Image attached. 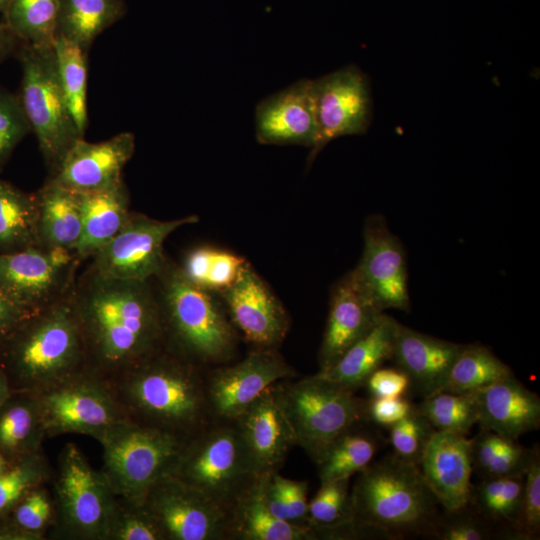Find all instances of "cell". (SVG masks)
I'll list each match as a JSON object with an SVG mask.
<instances>
[{
	"mask_svg": "<svg viewBox=\"0 0 540 540\" xmlns=\"http://www.w3.org/2000/svg\"><path fill=\"white\" fill-rule=\"evenodd\" d=\"M151 281L114 279L88 266L77 275L71 295L88 371L109 380L165 349L160 305Z\"/></svg>",
	"mask_w": 540,
	"mask_h": 540,
	"instance_id": "1",
	"label": "cell"
},
{
	"mask_svg": "<svg viewBox=\"0 0 540 540\" xmlns=\"http://www.w3.org/2000/svg\"><path fill=\"white\" fill-rule=\"evenodd\" d=\"M107 382L138 423L189 438L215 420L200 367L166 348Z\"/></svg>",
	"mask_w": 540,
	"mask_h": 540,
	"instance_id": "2",
	"label": "cell"
},
{
	"mask_svg": "<svg viewBox=\"0 0 540 540\" xmlns=\"http://www.w3.org/2000/svg\"><path fill=\"white\" fill-rule=\"evenodd\" d=\"M71 292L0 339V368L11 392L38 393L88 370Z\"/></svg>",
	"mask_w": 540,
	"mask_h": 540,
	"instance_id": "3",
	"label": "cell"
},
{
	"mask_svg": "<svg viewBox=\"0 0 540 540\" xmlns=\"http://www.w3.org/2000/svg\"><path fill=\"white\" fill-rule=\"evenodd\" d=\"M350 496L356 521L381 527L394 537L434 536L440 503L419 466L394 453L360 471Z\"/></svg>",
	"mask_w": 540,
	"mask_h": 540,
	"instance_id": "4",
	"label": "cell"
},
{
	"mask_svg": "<svg viewBox=\"0 0 540 540\" xmlns=\"http://www.w3.org/2000/svg\"><path fill=\"white\" fill-rule=\"evenodd\" d=\"M154 279L159 281L165 348L200 368L228 361L237 335L208 291L192 284L179 266L168 262Z\"/></svg>",
	"mask_w": 540,
	"mask_h": 540,
	"instance_id": "5",
	"label": "cell"
},
{
	"mask_svg": "<svg viewBox=\"0 0 540 540\" xmlns=\"http://www.w3.org/2000/svg\"><path fill=\"white\" fill-rule=\"evenodd\" d=\"M275 388L296 445L316 464L337 438L368 420L367 402L317 373Z\"/></svg>",
	"mask_w": 540,
	"mask_h": 540,
	"instance_id": "6",
	"label": "cell"
},
{
	"mask_svg": "<svg viewBox=\"0 0 540 540\" xmlns=\"http://www.w3.org/2000/svg\"><path fill=\"white\" fill-rule=\"evenodd\" d=\"M187 439L126 418L98 440L100 470L116 496L143 503L151 487L170 475Z\"/></svg>",
	"mask_w": 540,
	"mask_h": 540,
	"instance_id": "7",
	"label": "cell"
},
{
	"mask_svg": "<svg viewBox=\"0 0 540 540\" xmlns=\"http://www.w3.org/2000/svg\"><path fill=\"white\" fill-rule=\"evenodd\" d=\"M170 476L231 511L258 474L236 423L214 420L186 440Z\"/></svg>",
	"mask_w": 540,
	"mask_h": 540,
	"instance_id": "8",
	"label": "cell"
},
{
	"mask_svg": "<svg viewBox=\"0 0 540 540\" xmlns=\"http://www.w3.org/2000/svg\"><path fill=\"white\" fill-rule=\"evenodd\" d=\"M53 45L21 43L16 52L22 70L18 95L49 176L58 171L71 147L84 138L67 105Z\"/></svg>",
	"mask_w": 540,
	"mask_h": 540,
	"instance_id": "9",
	"label": "cell"
},
{
	"mask_svg": "<svg viewBox=\"0 0 540 540\" xmlns=\"http://www.w3.org/2000/svg\"><path fill=\"white\" fill-rule=\"evenodd\" d=\"M55 522L52 536L74 540H105L116 495L101 470L80 448L67 443L52 474Z\"/></svg>",
	"mask_w": 540,
	"mask_h": 540,
	"instance_id": "10",
	"label": "cell"
},
{
	"mask_svg": "<svg viewBox=\"0 0 540 540\" xmlns=\"http://www.w3.org/2000/svg\"><path fill=\"white\" fill-rule=\"evenodd\" d=\"M47 438L82 434L97 441L127 417L106 379L85 370L38 393Z\"/></svg>",
	"mask_w": 540,
	"mask_h": 540,
	"instance_id": "11",
	"label": "cell"
},
{
	"mask_svg": "<svg viewBox=\"0 0 540 540\" xmlns=\"http://www.w3.org/2000/svg\"><path fill=\"white\" fill-rule=\"evenodd\" d=\"M197 221L195 215L162 221L132 212L121 230L88 260V267L114 279L153 280L167 264L163 252L167 237Z\"/></svg>",
	"mask_w": 540,
	"mask_h": 540,
	"instance_id": "12",
	"label": "cell"
},
{
	"mask_svg": "<svg viewBox=\"0 0 540 540\" xmlns=\"http://www.w3.org/2000/svg\"><path fill=\"white\" fill-rule=\"evenodd\" d=\"M80 262L71 251L41 246L0 253V288L30 312L43 309L72 289Z\"/></svg>",
	"mask_w": 540,
	"mask_h": 540,
	"instance_id": "13",
	"label": "cell"
},
{
	"mask_svg": "<svg viewBox=\"0 0 540 540\" xmlns=\"http://www.w3.org/2000/svg\"><path fill=\"white\" fill-rule=\"evenodd\" d=\"M144 504L165 540L231 539V511L173 476L155 483Z\"/></svg>",
	"mask_w": 540,
	"mask_h": 540,
	"instance_id": "14",
	"label": "cell"
},
{
	"mask_svg": "<svg viewBox=\"0 0 540 540\" xmlns=\"http://www.w3.org/2000/svg\"><path fill=\"white\" fill-rule=\"evenodd\" d=\"M317 138L308 157L316 155L333 139L363 134L371 120V92L368 79L350 65L311 80Z\"/></svg>",
	"mask_w": 540,
	"mask_h": 540,
	"instance_id": "15",
	"label": "cell"
},
{
	"mask_svg": "<svg viewBox=\"0 0 540 540\" xmlns=\"http://www.w3.org/2000/svg\"><path fill=\"white\" fill-rule=\"evenodd\" d=\"M294 376L295 370L272 349H257L236 364L209 371L205 386L214 419L234 421L267 389Z\"/></svg>",
	"mask_w": 540,
	"mask_h": 540,
	"instance_id": "16",
	"label": "cell"
},
{
	"mask_svg": "<svg viewBox=\"0 0 540 540\" xmlns=\"http://www.w3.org/2000/svg\"><path fill=\"white\" fill-rule=\"evenodd\" d=\"M352 273L378 309L410 310L405 250L384 217H370L362 257Z\"/></svg>",
	"mask_w": 540,
	"mask_h": 540,
	"instance_id": "17",
	"label": "cell"
},
{
	"mask_svg": "<svg viewBox=\"0 0 540 540\" xmlns=\"http://www.w3.org/2000/svg\"><path fill=\"white\" fill-rule=\"evenodd\" d=\"M231 323L258 349H272L286 335V313L246 262L235 282L222 291Z\"/></svg>",
	"mask_w": 540,
	"mask_h": 540,
	"instance_id": "18",
	"label": "cell"
},
{
	"mask_svg": "<svg viewBox=\"0 0 540 540\" xmlns=\"http://www.w3.org/2000/svg\"><path fill=\"white\" fill-rule=\"evenodd\" d=\"M134 151L135 138L131 132H121L97 143L81 138L49 178L79 193L100 190L123 180L122 171Z\"/></svg>",
	"mask_w": 540,
	"mask_h": 540,
	"instance_id": "19",
	"label": "cell"
},
{
	"mask_svg": "<svg viewBox=\"0 0 540 540\" xmlns=\"http://www.w3.org/2000/svg\"><path fill=\"white\" fill-rule=\"evenodd\" d=\"M255 131L261 144L314 147L317 125L311 80L301 79L259 102Z\"/></svg>",
	"mask_w": 540,
	"mask_h": 540,
	"instance_id": "20",
	"label": "cell"
},
{
	"mask_svg": "<svg viewBox=\"0 0 540 540\" xmlns=\"http://www.w3.org/2000/svg\"><path fill=\"white\" fill-rule=\"evenodd\" d=\"M380 311L352 271L333 288L325 332L319 351V371L331 367L381 318Z\"/></svg>",
	"mask_w": 540,
	"mask_h": 540,
	"instance_id": "21",
	"label": "cell"
},
{
	"mask_svg": "<svg viewBox=\"0 0 540 540\" xmlns=\"http://www.w3.org/2000/svg\"><path fill=\"white\" fill-rule=\"evenodd\" d=\"M419 468L446 512L470 505L473 467L466 435L435 430Z\"/></svg>",
	"mask_w": 540,
	"mask_h": 540,
	"instance_id": "22",
	"label": "cell"
},
{
	"mask_svg": "<svg viewBox=\"0 0 540 540\" xmlns=\"http://www.w3.org/2000/svg\"><path fill=\"white\" fill-rule=\"evenodd\" d=\"M234 422L258 475L278 472L295 435L281 407L275 384L260 395Z\"/></svg>",
	"mask_w": 540,
	"mask_h": 540,
	"instance_id": "23",
	"label": "cell"
},
{
	"mask_svg": "<svg viewBox=\"0 0 540 540\" xmlns=\"http://www.w3.org/2000/svg\"><path fill=\"white\" fill-rule=\"evenodd\" d=\"M461 346L398 323L392 359L424 398L443 390Z\"/></svg>",
	"mask_w": 540,
	"mask_h": 540,
	"instance_id": "24",
	"label": "cell"
},
{
	"mask_svg": "<svg viewBox=\"0 0 540 540\" xmlns=\"http://www.w3.org/2000/svg\"><path fill=\"white\" fill-rule=\"evenodd\" d=\"M481 429L517 440L540 426V398L513 375L476 392Z\"/></svg>",
	"mask_w": 540,
	"mask_h": 540,
	"instance_id": "25",
	"label": "cell"
},
{
	"mask_svg": "<svg viewBox=\"0 0 540 540\" xmlns=\"http://www.w3.org/2000/svg\"><path fill=\"white\" fill-rule=\"evenodd\" d=\"M80 195L83 211L82 232L74 254L79 262L83 263L121 230L132 211L129 208L128 189L123 180Z\"/></svg>",
	"mask_w": 540,
	"mask_h": 540,
	"instance_id": "26",
	"label": "cell"
},
{
	"mask_svg": "<svg viewBox=\"0 0 540 540\" xmlns=\"http://www.w3.org/2000/svg\"><path fill=\"white\" fill-rule=\"evenodd\" d=\"M41 247L74 253L82 232V202L78 192L49 178L34 192Z\"/></svg>",
	"mask_w": 540,
	"mask_h": 540,
	"instance_id": "27",
	"label": "cell"
},
{
	"mask_svg": "<svg viewBox=\"0 0 540 540\" xmlns=\"http://www.w3.org/2000/svg\"><path fill=\"white\" fill-rule=\"evenodd\" d=\"M397 322L383 313L376 325L331 367L317 374L349 390L365 384L369 375L393 357Z\"/></svg>",
	"mask_w": 540,
	"mask_h": 540,
	"instance_id": "28",
	"label": "cell"
},
{
	"mask_svg": "<svg viewBox=\"0 0 540 540\" xmlns=\"http://www.w3.org/2000/svg\"><path fill=\"white\" fill-rule=\"evenodd\" d=\"M263 477L258 475L235 502L231 510V539L240 540H313L315 531L275 517L263 499Z\"/></svg>",
	"mask_w": 540,
	"mask_h": 540,
	"instance_id": "29",
	"label": "cell"
},
{
	"mask_svg": "<svg viewBox=\"0 0 540 540\" xmlns=\"http://www.w3.org/2000/svg\"><path fill=\"white\" fill-rule=\"evenodd\" d=\"M46 438L36 395L11 392L0 405V453L5 460L11 464L41 450Z\"/></svg>",
	"mask_w": 540,
	"mask_h": 540,
	"instance_id": "30",
	"label": "cell"
},
{
	"mask_svg": "<svg viewBox=\"0 0 540 540\" xmlns=\"http://www.w3.org/2000/svg\"><path fill=\"white\" fill-rule=\"evenodd\" d=\"M36 246L40 243L35 194L0 179V253Z\"/></svg>",
	"mask_w": 540,
	"mask_h": 540,
	"instance_id": "31",
	"label": "cell"
},
{
	"mask_svg": "<svg viewBox=\"0 0 540 540\" xmlns=\"http://www.w3.org/2000/svg\"><path fill=\"white\" fill-rule=\"evenodd\" d=\"M123 13L121 0H59L56 37L88 51L96 37Z\"/></svg>",
	"mask_w": 540,
	"mask_h": 540,
	"instance_id": "32",
	"label": "cell"
},
{
	"mask_svg": "<svg viewBox=\"0 0 540 540\" xmlns=\"http://www.w3.org/2000/svg\"><path fill=\"white\" fill-rule=\"evenodd\" d=\"M511 375V368L488 347L462 344L442 391L475 393Z\"/></svg>",
	"mask_w": 540,
	"mask_h": 540,
	"instance_id": "33",
	"label": "cell"
},
{
	"mask_svg": "<svg viewBox=\"0 0 540 540\" xmlns=\"http://www.w3.org/2000/svg\"><path fill=\"white\" fill-rule=\"evenodd\" d=\"M531 456L532 448L490 430L471 439L472 467L482 478L525 474Z\"/></svg>",
	"mask_w": 540,
	"mask_h": 540,
	"instance_id": "34",
	"label": "cell"
},
{
	"mask_svg": "<svg viewBox=\"0 0 540 540\" xmlns=\"http://www.w3.org/2000/svg\"><path fill=\"white\" fill-rule=\"evenodd\" d=\"M379 439L359 428L348 430L337 438L317 463L321 483L350 479L365 469L379 449Z\"/></svg>",
	"mask_w": 540,
	"mask_h": 540,
	"instance_id": "35",
	"label": "cell"
},
{
	"mask_svg": "<svg viewBox=\"0 0 540 540\" xmlns=\"http://www.w3.org/2000/svg\"><path fill=\"white\" fill-rule=\"evenodd\" d=\"M58 10L59 0H11L3 23L21 43L52 46Z\"/></svg>",
	"mask_w": 540,
	"mask_h": 540,
	"instance_id": "36",
	"label": "cell"
},
{
	"mask_svg": "<svg viewBox=\"0 0 540 540\" xmlns=\"http://www.w3.org/2000/svg\"><path fill=\"white\" fill-rule=\"evenodd\" d=\"M54 52L60 84L72 118L84 136L87 127V52L78 44L56 37Z\"/></svg>",
	"mask_w": 540,
	"mask_h": 540,
	"instance_id": "37",
	"label": "cell"
},
{
	"mask_svg": "<svg viewBox=\"0 0 540 540\" xmlns=\"http://www.w3.org/2000/svg\"><path fill=\"white\" fill-rule=\"evenodd\" d=\"M435 430L467 435L478 424L479 407L475 393L440 391L416 405Z\"/></svg>",
	"mask_w": 540,
	"mask_h": 540,
	"instance_id": "38",
	"label": "cell"
},
{
	"mask_svg": "<svg viewBox=\"0 0 540 540\" xmlns=\"http://www.w3.org/2000/svg\"><path fill=\"white\" fill-rule=\"evenodd\" d=\"M524 475L483 478L472 487L470 504L483 518L513 526L521 508Z\"/></svg>",
	"mask_w": 540,
	"mask_h": 540,
	"instance_id": "39",
	"label": "cell"
},
{
	"mask_svg": "<svg viewBox=\"0 0 540 540\" xmlns=\"http://www.w3.org/2000/svg\"><path fill=\"white\" fill-rule=\"evenodd\" d=\"M52 474L43 449L11 463L0 475V519L7 517L28 491L51 481Z\"/></svg>",
	"mask_w": 540,
	"mask_h": 540,
	"instance_id": "40",
	"label": "cell"
},
{
	"mask_svg": "<svg viewBox=\"0 0 540 540\" xmlns=\"http://www.w3.org/2000/svg\"><path fill=\"white\" fill-rule=\"evenodd\" d=\"M105 540H165L143 503L116 496Z\"/></svg>",
	"mask_w": 540,
	"mask_h": 540,
	"instance_id": "41",
	"label": "cell"
},
{
	"mask_svg": "<svg viewBox=\"0 0 540 540\" xmlns=\"http://www.w3.org/2000/svg\"><path fill=\"white\" fill-rule=\"evenodd\" d=\"M349 480L321 483L308 504L309 522L314 531L353 519Z\"/></svg>",
	"mask_w": 540,
	"mask_h": 540,
	"instance_id": "42",
	"label": "cell"
},
{
	"mask_svg": "<svg viewBox=\"0 0 540 540\" xmlns=\"http://www.w3.org/2000/svg\"><path fill=\"white\" fill-rule=\"evenodd\" d=\"M10 520L34 540H42L55 522V503L46 484L28 491L8 515Z\"/></svg>",
	"mask_w": 540,
	"mask_h": 540,
	"instance_id": "43",
	"label": "cell"
},
{
	"mask_svg": "<svg viewBox=\"0 0 540 540\" xmlns=\"http://www.w3.org/2000/svg\"><path fill=\"white\" fill-rule=\"evenodd\" d=\"M434 432L433 426L416 410L415 406L411 414L389 427V440L393 453L419 466Z\"/></svg>",
	"mask_w": 540,
	"mask_h": 540,
	"instance_id": "44",
	"label": "cell"
},
{
	"mask_svg": "<svg viewBox=\"0 0 540 540\" xmlns=\"http://www.w3.org/2000/svg\"><path fill=\"white\" fill-rule=\"evenodd\" d=\"M524 539L536 538L540 531V451L532 447V456L524 475L521 508L511 526Z\"/></svg>",
	"mask_w": 540,
	"mask_h": 540,
	"instance_id": "45",
	"label": "cell"
},
{
	"mask_svg": "<svg viewBox=\"0 0 540 540\" xmlns=\"http://www.w3.org/2000/svg\"><path fill=\"white\" fill-rule=\"evenodd\" d=\"M29 132L31 127L19 95L0 88V172Z\"/></svg>",
	"mask_w": 540,
	"mask_h": 540,
	"instance_id": "46",
	"label": "cell"
},
{
	"mask_svg": "<svg viewBox=\"0 0 540 540\" xmlns=\"http://www.w3.org/2000/svg\"><path fill=\"white\" fill-rule=\"evenodd\" d=\"M445 518L438 519L434 536L440 540H486L491 538L487 524L481 515L472 513L468 506L453 512H446Z\"/></svg>",
	"mask_w": 540,
	"mask_h": 540,
	"instance_id": "47",
	"label": "cell"
},
{
	"mask_svg": "<svg viewBox=\"0 0 540 540\" xmlns=\"http://www.w3.org/2000/svg\"><path fill=\"white\" fill-rule=\"evenodd\" d=\"M244 259L229 252L214 249L205 290L224 291L237 279Z\"/></svg>",
	"mask_w": 540,
	"mask_h": 540,
	"instance_id": "48",
	"label": "cell"
},
{
	"mask_svg": "<svg viewBox=\"0 0 540 540\" xmlns=\"http://www.w3.org/2000/svg\"><path fill=\"white\" fill-rule=\"evenodd\" d=\"M364 385L372 398H395L403 397L411 387V381L399 368L379 367L369 375Z\"/></svg>",
	"mask_w": 540,
	"mask_h": 540,
	"instance_id": "49",
	"label": "cell"
},
{
	"mask_svg": "<svg viewBox=\"0 0 540 540\" xmlns=\"http://www.w3.org/2000/svg\"><path fill=\"white\" fill-rule=\"evenodd\" d=\"M415 410V405L403 397L372 398L367 402V417L374 424L391 427Z\"/></svg>",
	"mask_w": 540,
	"mask_h": 540,
	"instance_id": "50",
	"label": "cell"
},
{
	"mask_svg": "<svg viewBox=\"0 0 540 540\" xmlns=\"http://www.w3.org/2000/svg\"><path fill=\"white\" fill-rule=\"evenodd\" d=\"M280 483L289 508L291 521L295 524L310 526L308 515V482L279 476ZM311 527V526H310Z\"/></svg>",
	"mask_w": 540,
	"mask_h": 540,
	"instance_id": "51",
	"label": "cell"
},
{
	"mask_svg": "<svg viewBox=\"0 0 540 540\" xmlns=\"http://www.w3.org/2000/svg\"><path fill=\"white\" fill-rule=\"evenodd\" d=\"M213 251L208 246L196 247L187 253L180 267L192 284L204 290Z\"/></svg>",
	"mask_w": 540,
	"mask_h": 540,
	"instance_id": "52",
	"label": "cell"
},
{
	"mask_svg": "<svg viewBox=\"0 0 540 540\" xmlns=\"http://www.w3.org/2000/svg\"><path fill=\"white\" fill-rule=\"evenodd\" d=\"M31 313L0 288V339Z\"/></svg>",
	"mask_w": 540,
	"mask_h": 540,
	"instance_id": "53",
	"label": "cell"
},
{
	"mask_svg": "<svg viewBox=\"0 0 540 540\" xmlns=\"http://www.w3.org/2000/svg\"><path fill=\"white\" fill-rule=\"evenodd\" d=\"M21 42L12 34L3 22H0V63L14 52H17Z\"/></svg>",
	"mask_w": 540,
	"mask_h": 540,
	"instance_id": "54",
	"label": "cell"
},
{
	"mask_svg": "<svg viewBox=\"0 0 540 540\" xmlns=\"http://www.w3.org/2000/svg\"><path fill=\"white\" fill-rule=\"evenodd\" d=\"M10 393L11 390L9 388L6 376L0 368V405L6 400Z\"/></svg>",
	"mask_w": 540,
	"mask_h": 540,
	"instance_id": "55",
	"label": "cell"
},
{
	"mask_svg": "<svg viewBox=\"0 0 540 540\" xmlns=\"http://www.w3.org/2000/svg\"><path fill=\"white\" fill-rule=\"evenodd\" d=\"M10 464L5 460V458L0 453V475L8 468Z\"/></svg>",
	"mask_w": 540,
	"mask_h": 540,
	"instance_id": "56",
	"label": "cell"
},
{
	"mask_svg": "<svg viewBox=\"0 0 540 540\" xmlns=\"http://www.w3.org/2000/svg\"><path fill=\"white\" fill-rule=\"evenodd\" d=\"M11 0H0V13H4Z\"/></svg>",
	"mask_w": 540,
	"mask_h": 540,
	"instance_id": "57",
	"label": "cell"
}]
</instances>
